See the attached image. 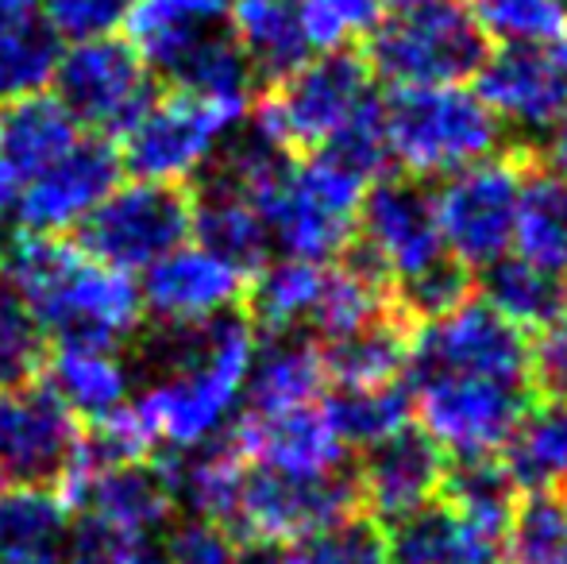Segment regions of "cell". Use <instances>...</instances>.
I'll list each match as a JSON object with an SVG mask.
<instances>
[{"label": "cell", "mask_w": 567, "mask_h": 564, "mask_svg": "<svg viewBox=\"0 0 567 564\" xmlns=\"http://www.w3.org/2000/svg\"><path fill=\"white\" fill-rule=\"evenodd\" d=\"M467 8L498 43H553L567 20V0H471Z\"/></svg>", "instance_id": "ab89813d"}, {"label": "cell", "mask_w": 567, "mask_h": 564, "mask_svg": "<svg viewBox=\"0 0 567 564\" xmlns=\"http://www.w3.org/2000/svg\"><path fill=\"white\" fill-rule=\"evenodd\" d=\"M529 158V151L506 147L498 155L478 158V163L441 178V186L433 189L444 248L467 271H483L494 259L514 252L517 209H522Z\"/></svg>", "instance_id": "52a82bcc"}, {"label": "cell", "mask_w": 567, "mask_h": 564, "mask_svg": "<svg viewBox=\"0 0 567 564\" xmlns=\"http://www.w3.org/2000/svg\"><path fill=\"white\" fill-rule=\"evenodd\" d=\"M225 23L228 0H135L124 28L151 74H171L189 47Z\"/></svg>", "instance_id": "4316f807"}, {"label": "cell", "mask_w": 567, "mask_h": 564, "mask_svg": "<svg viewBox=\"0 0 567 564\" xmlns=\"http://www.w3.org/2000/svg\"><path fill=\"white\" fill-rule=\"evenodd\" d=\"M321 410L348 452H367L413 425V399L405 379L379 387H329L321 394Z\"/></svg>", "instance_id": "d590c367"}, {"label": "cell", "mask_w": 567, "mask_h": 564, "mask_svg": "<svg viewBox=\"0 0 567 564\" xmlns=\"http://www.w3.org/2000/svg\"><path fill=\"white\" fill-rule=\"evenodd\" d=\"M189 233L197 236L202 248L217 252L220 259H228L244 275H255L275 252L259 205L213 178H202V189L189 202Z\"/></svg>", "instance_id": "d4e9b609"}, {"label": "cell", "mask_w": 567, "mask_h": 564, "mask_svg": "<svg viewBox=\"0 0 567 564\" xmlns=\"http://www.w3.org/2000/svg\"><path fill=\"white\" fill-rule=\"evenodd\" d=\"M529 352H533L529 332L517 329L502 314H494L483 298H467L463 306L433 317V321L413 325L405 376L463 371V376L533 383Z\"/></svg>", "instance_id": "4fadbf2b"}, {"label": "cell", "mask_w": 567, "mask_h": 564, "mask_svg": "<svg viewBox=\"0 0 567 564\" xmlns=\"http://www.w3.org/2000/svg\"><path fill=\"white\" fill-rule=\"evenodd\" d=\"M20 174H16V166L4 158V151H0V217L4 213H12V205H16V197H20Z\"/></svg>", "instance_id": "f6af8a7d"}, {"label": "cell", "mask_w": 567, "mask_h": 564, "mask_svg": "<svg viewBox=\"0 0 567 564\" xmlns=\"http://www.w3.org/2000/svg\"><path fill=\"white\" fill-rule=\"evenodd\" d=\"M228 31L259 82H282L309 59L293 0H228Z\"/></svg>", "instance_id": "83f0119b"}, {"label": "cell", "mask_w": 567, "mask_h": 564, "mask_svg": "<svg viewBox=\"0 0 567 564\" xmlns=\"http://www.w3.org/2000/svg\"><path fill=\"white\" fill-rule=\"evenodd\" d=\"M475 93L502 129L525 140L553 136L567 121V51L556 43H502L478 66Z\"/></svg>", "instance_id": "2e32d148"}, {"label": "cell", "mask_w": 567, "mask_h": 564, "mask_svg": "<svg viewBox=\"0 0 567 564\" xmlns=\"http://www.w3.org/2000/svg\"><path fill=\"white\" fill-rule=\"evenodd\" d=\"M355 244L386 279L390 290L421 279L449 259L441 225H436L433 189L405 174H382L367 186L359 205Z\"/></svg>", "instance_id": "7c38bea8"}, {"label": "cell", "mask_w": 567, "mask_h": 564, "mask_svg": "<svg viewBox=\"0 0 567 564\" xmlns=\"http://www.w3.org/2000/svg\"><path fill=\"white\" fill-rule=\"evenodd\" d=\"M59 491L74 514L132 545H147L151 534H163L178 511L166 464L155 460H127V464L74 460Z\"/></svg>", "instance_id": "5bb4252c"}, {"label": "cell", "mask_w": 567, "mask_h": 564, "mask_svg": "<svg viewBox=\"0 0 567 564\" xmlns=\"http://www.w3.org/2000/svg\"><path fill=\"white\" fill-rule=\"evenodd\" d=\"M116 564H171V561H166V553L151 550V545H132V550H124V557Z\"/></svg>", "instance_id": "7dc6e473"}, {"label": "cell", "mask_w": 567, "mask_h": 564, "mask_svg": "<svg viewBox=\"0 0 567 564\" xmlns=\"http://www.w3.org/2000/svg\"><path fill=\"white\" fill-rule=\"evenodd\" d=\"M255 348L251 317L236 309L202 325L163 329L151 348V387L132 399L151 441L166 444L174 457L220 441L244 407Z\"/></svg>", "instance_id": "6da1fadb"}, {"label": "cell", "mask_w": 567, "mask_h": 564, "mask_svg": "<svg viewBox=\"0 0 567 564\" xmlns=\"http://www.w3.org/2000/svg\"><path fill=\"white\" fill-rule=\"evenodd\" d=\"M560 35H564V51H567V20H564V31H560Z\"/></svg>", "instance_id": "681fc988"}, {"label": "cell", "mask_w": 567, "mask_h": 564, "mask_svg": "<svg viewBox=\"0 0 567 564\" xmlns=\"http://www.w3.org/2000/svg\"><path fill=\"white\" fill-rule=\"evenodd\" d=\"M47 391L62 402L74 422L97 425L132 402V371L116 345L59 340L43 360Z\"/></svg>", "instance_id": "603a6c76"}, {"label": "cell", "mask_w": 567, "mask_h": 564, "mask_svg": "<svg viewBox=\"0 0 567 564\" xmlns=\"http://www.w3.org/2000/svg\"><path fill=\"white\" fill-rule=\"evenodd\" d=\"M491 54V39L475 23L471 8L441 4L405 8L379 20L367 35V66L390 90L410 85H467Z\"/></svg>", "instance_id": "277c9868"}, {"label": "cell", "mask_w": 567, "mask_h": 564, "mask_svg": "<svg viewBox=\"0 0 567 564\" xmlns=\"http://www.w3.org/2000/svg\"><path fill=\"white\" fill-rule=\"evenodd\" d=\"M74 511L59 488H0V564H62Z\"/></svg>", "instance_id": "484cf974"}, {"label": "cell", "mask_w": 567, "mask_h": 564, "mask_svg": "<svg viewBox=\"0 0 567 564\" xmlns=\"http://www.w3.org/2000/svg\"><path fill=\"white\" fill-rule=\"evenodd\" d=\"M324 283V264L313 259L278 256L255 271L251 290L244 294L251 306V325L262 332H306V321L317 306Z\"/></svg>", "instance_id": "8d00e7d4"}, {"label": "cell", "mask_w": 567, "mask_h": 564, "mask_svg": "<svg viewBox=\"0 0 567 564\" xmlns=\"http://www.w3.org/2000/svg\"><path fill=\"white\" fill-rule=\"evenodd\" d=\"M359 511L355 468L324 480H290V475L247 468L239 491L231 534L247 545H290L343 514Z\"/></svg>", "instance_id": "9a60e30c"}, {"label": "cell", "mask_w": 567, "mask_h": 564, "mask_svg": "<svg viewBox=\"0 0 567 564\" xmlns=\"http://www.w3.org/2000/svg\"><path fill=\"white\" fill-rule=\"evenodd\" d=\"M502 464L525 491H567V391L529 402L502 449Z\"/></svg>", "instance_id": "4dcf8cb0"}, {"label": "cell", "mask_w": 567, "mask_h": 564, "mask_svg": "<svg viewBox=\"0 0 567 564\" xmlns=\"http://www.w3.org/2000/svg\"><path fill=\"white\" fill-rule=\"evenodd\" d=\"M54 98L82 129L113 140L124 136L143 109L155 101L151 70L127 39L105 35L70 43L54 66Z\"/></svg>", "instance_id": "8fae6325"}, {"label": "cell", "mask_w": 567, "mask_h": 564, "mask_svg": "<svg viewBox=\"0 0 567 564\" xmlns=\"http://www.w3.org/2000/svg\"><path fill=\"white\" fill-rule=\"evenodd\" d=\"M329 391L321 345L306 332H275L255 348L244 387V414H282L321 402Z\"/></svg>", "instance_id": "cb8c5ba5"}, {"label": "cell", "mask_w": 567, "mask_h": 564, "mask_svg": "<svg viewBox=\"0 0 567 564\" xmlns=\"http://www.w3.org/2000/svg\"><path fill=\"white\" fill-rule=\"evenodd\" d=\"M247 468L251 464L244 460V452L225 433L205 449L174 457L166 464V475H171L174 499H178V506H186L189 519H209L231 530V514H236Z\"/></svg>", "instance_id": "1f68e13d"}, {"label": "cell", "mask_w": 567, "mask_h": 564, "mask_svg": "<svg viewBox=\"0 0 567 564\" xmlns=\"http://www.w3.org/2000/svg\"><path fill=\"white\" fill-rule=\"evenodd\" d=\"M59 35L39 0H0V101L43 93L59 66Z\"/></svg>", "instance_id": "f546056e"}, {"label": "cell", "mask_w": 567, "mask_h": 564, "mask_svg": "<svg viewBox=\"0 0 567 564\" xmlns=\"http://www.w3.org/2000/svg\"><path fill=\"white\" fill-rule=\"evenodd\" d=\"M514 252L567 279V174L529 158Z\"/></svg>", "instance_id": "e575fe53"}, {"label": "cell", "mask_w": 567, "mask_h": 564, "mask_svg": "<svg viewBox=\"0 0 567 564\" xmlns=\"http://www.w3.org/2000/svg\"><path fill=\"white\" fill-rule=\"evenodd\" d=\"M0 286H8L54 340L120 348L143 321V298L132 275L113 271L62 236L20 233L0 244Z\"/></svg>", "instance_id": "7a4b0ae2"}, {"label": "cell", "mask_w": 567, "mask_h": 564, "mask_svg": "<svg viewBox=\"0 0 567 564\" xmlns=\"http://www.w3.org/2000/svg\"><path fill=\"white\" fill-rule=\"evenodd\" d=\"M478 294L483 301L502 314L506 321H514L525 332H540L545 325H553L567 306V279L548 267L533 264V259L506 252L502 259H494L491 267H483L478 275Z\"/></svg>", "instance_id": "d6a6232c"}, {"label": "cell", "mask_w": 567, "mask_h": 564, "mask_svg": "<svg viewBox=\"0 0 567 564\" xmlns=\"http://www.w3.org/2000/svg\"><path fill=\"white\" fill-rule=\"evenodd\" d=\"M47 360V332L8 286H0V387L35 383Z\"/></svg>", "instance_id": "60d3db41"}, {"label": "cell", "mask_w": 567, "mask_h": 564, "mask_svg": "<svg viewBox=\"0 0 567 564\" xmlns=\"http://www.w3.org/2000/svg\"><path fill=\"white\" fill-rule=\"evenodd\" d=\"M533 368V387H540L545 394L567 391V306L553 325L540 329V337L533 340L529 352Z\"/></svg>", "instance_id": "ee69618b"}, {"label": "cell", "mask_w": 567, "mask_h": 564, "mask_svg": "<svg viewBox=\"0 0 567 564\" xmlns=\"http://www.w3.org/2000/svg\"><path fill=\"white\" fill-rule=\"evenodd\" d=\"M509 564H567V491H525L506 537Z\"/></svg>", "instance_id": "74e56055"}, {"label": "cell", "mask_w": 567, "mask_h": 564, "mask_svg": "<svg viewBox=\"0 0 567 564\" xmlns=\"http://www.w3.org/2000/svg\"><path fill=\"white\" fill-rule=\"evenodd\" d=\"M410 332L413 325L398 309H390L351 337L321 345L329 387H379L402 379L410 360Z\"/></svg>", "instance_id": "836d02e7"}, {"label": "cell", "mask_w": 567, "mask_h": 564, "mask_svg": "<svg viewBox=\"0 0 567 564\" xmlns=\"http://www.w3.org/2000/svg\"><path fill=\"white\" fill-rule=\"evenodd\" d=\"M166 561L171 564H239V537L228 526L209 519H186L166 537Z\"/></svg>", "instance_id": "7bdbcfd3"}, {"label": "cell", "mask_w": 567, "mask_h": 564, "mask_svg": "<svg viewBox=\"0 0 567 564\" xmlns=\"http://www.w3.org/2000/svg\"><path fill=\"white\" fill-rule=\"evenodd\" d=\"M382 136L398 174L441 182L506 151V129L467 85H410L382 98Z\"/></svg>", "instance_id": "3957f363"}, {"label": "cell", "mask_w": 567, "mask_h": 564, "mask_svg": "<svg viewBox=\"0 0 567 564\" xmlns=\"http://www.w3.org/2000/svg\"><path fill=\"white\" fill-rule=\"evenodd\" d=\"M82 248L105 267L140 275L151 264L186 244L189 236V194L166 182H116L109 197L85 217Z\"/></svg>", "instance_id": "9c48e42d"}, {"label": "cell", "mask_w": 567, "mask_h": 564, "mask_svg": "<svg viewBox=\"0 0 567 564\" xmlns=\"http://www.w3.org/2000/svg\"><path fill=\"white\" fill-rule=\"evenodd\" d=\"M78 140H82V124L47 90L4 101V109H0V151L20 178H31L35 171L51 166Z\"/></svg>", "instance_id": "f1b7e54d"}, {"label": "cell", "mask_w": 567, "mask_h": 564, "mask_svg": "<svg viewBox=\"0 0 567 564\" xmlns=\"http://www.w3.org/2000/svg\"><path fill=\"white\" fill-rule=\"evenodd\" d=\"M413 422L449 460L502 457L522 414L533 402V383L463 371L405 376Z\"/></svg>", "instance_id": "8992f818"}, {"label": "cell", "mask_w": 567, "mask_h": 564, "mask_svg": "<svg viewBox=\"0 0 567 564\" xmlns=\"http://www.w3.org/2000/svg\"><path fill=\"white\" fill-rule=\"evenodd\" d=\"M247 116L202 101L194 93L174 90L171 98H155L140 113V121L124 132L120 163L135 178L182 186L213 163L225 140Z\"/></svg>", "instance_id": "30bf717a"}, {"label": "cell", "mask_w": 567, "mask_h": 564, "mask_svg": "<svg viewBox=\"0 0 567 564\" xmlns=\"http://www.w3.org/2000/svg\"><path fill=\"white\" fill-rule=\"evenodd\" d=\"M43 20L66 43L116 35L132 16L135 0H43Z\"/></svg>", "instance_id": "b9f144b4"}, {"label": "cell", "mask_w": 567, "mask_h": 564, "mask_svg": "<svg viewBox=\"0 0 567 564\" xmlns=\"http://www.w3.org/2000/svg\"><path fill=\"white\" fill-rule=\"evenodd\" d=\"M78 444L82 429L43 383L0 387V488H59Z\"/></svg>", "instance_id": "ac0fdd59"}, {"label": "cell", "mask_w": 567, "mask_h": 564, "mask_svg": "<svg viewBox=\"0 0 567 564\" xmlns=\"http://www.w3.org/2000/svg\"><path fill=\"white\" fill-rule=\"evenodd\" d=\"M247 275L220 259L217 252L202 244H178L166 252L158 264L143 271V314L155 317L163 329H182V325H202L244 301Z\"/></svg>", "instance_id": "d6986e66"}, {"label": "cell", "mask_w": 567, "mask_h": 564, "mask_svg": "<svg viewBox=\"0 0 567 564\" xmlns=\"http://www.w3.org/2000/svg\"><path fill=\"white\" fill-rule=\"evenodd\" d=\"M231 444L244 452L251 468L290 480H324L348 472V444L332 429L321 402L282 414H244V422L228 429Z\"/></svg>", "instance_id": "ffe728a7"}, {"label": "cell", "mask_w": 567, "mask_h": 564, "mask_svg": "<svg viewBox=\"0 0 567 564\" xmlns=\"http://www.w3.org/2000/svg\"><path fill=\"white\" fill-rule=\"evenodd\" d=\"M374 98V74L351 47L309 54L298 70L270 85L251 124L275 140L286 155H313L329 143L367 101Z\"/></svg>", "instance_id": "5b68a950"}, {"label": "cell", "mask_w": 567, "mask_h": 564, "mask_svg": "<svg viewBox=\"0 0 567 564\" xmlns=\"http://www.w3.org/2000/svg\"><path fill=\"white\" fill-rule=\"evenodd\" d=\"M120 151L105 136H82L62 158L20 182L12 213L20 233L66 236L85 225L120 182Z\"/></svg>", "instance_id": "e0dca14e"}, {"label": "cell", "mask_w": 567, "mask_h": 564, "mask_svg": "<svg viewBox=\"0 0 567 564\" xmlns=\"http://www.w3.org/2000/svg\"><path fill=\"white\" fill-rule=\"evenodd\" d=\"M509 519L433 499L386 530L390 564H509Z\"/></svg>", "instance_id": "7402d4cb"}, {"label": "cell", "mask_w": 567, "mask_h": 564, "mask_svg": "<svg viewBox=\"0 0 567 564\" xmlns=\"http://www.w3.org/2000/svg\"><path fill=\"white\" fill-rule=\"evenodd\" d=\"M290 564H390L386 526L367 511H351L329 526L290 542Z\"/></svg>", "instance_id": "f35d334b"}, {"label": "cell", "mask_w": 567, "mask_h": 564, "mask_svg": "<svg viewBox=\"0 0 567 564\" xmlns=\"http://www.w3.org/2000/svg\"><path fill=\"white\" fill-rule=\"evenodd\" d=\"M548 166L556 174H567V121L548 136Z\"/></svg>", "instance_id": "bcb514c9"}, {"label": "cell", "mask_w": 567, "mask_h": 564, "mask_svg": "<svg viewBox=\"0 0 567 564\" xmlns=\"http://www.w3.org/2000/svg\"><path fill=\"white\" fill-rule=\"evenodd\" d=\"M371 182L355 178L340 163L324 155H309L306 163L293 158L270 197L262 202L270 240L282 256L332 264L355 240L359 205Z\"/></svg>", "instance_id": "ba28073f"}, {"label": "cell", "mask_w": 567, "mask_h": 564, "mask_svg": "<svg viewBox=\"0 0 567 564\" xmlns=\"http://www.w3.org/2000/svg\"><path fill=\"white\" fill-rule=\"evenodd\" d=\"M444 475H449V457L417 425H410L363 452L355 468L359 511H367L382 526H394L398 519L441 499Z\"/></svg>", "instance_id": "44dd1931"}, {"label": "cell", "mask_w": 567, "mask_h": 564, "mask_svg": "<svg viewBox=\"0 0 567 564\" xmlns=\"http://www.w3.org/2000/svg\"><path fill=\"white\" fill-rule=\"evenodd\" d=\"M425 4H441V0H382V8H394V12H405V8H425Z\"/></svg>", "instance_id": "c3c4849f"}]
</instances>
